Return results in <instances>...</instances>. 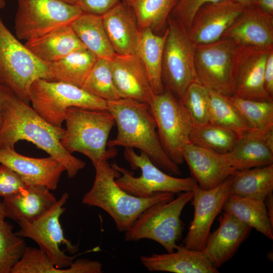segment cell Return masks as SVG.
<instances>
[{"mask_svg": "<svg viewBox=\"0 0 273 273\" xmlns=\"http://www.w3.org/2000/svg\"><path fill=\"white\" fill-rule=\"evenodd\" d=\"M64 132L65 129L48 122L13 93L5 101L0 147L14 148L21 140L31 142L61 163L68 177L73 178L84 167L85 163L63 147L61 140Z\"/></svg>", "mask_w": 273, "mask_h": 273, "instance_id": "cell-1", "label": "cell"}, {"mask_svg": "<svg viewBox=\"0 0 273 273\" xmlns=\"http://www.w3.org/2000/svg\"><path fill=\"white\" fill-rule=\"evenodd\" d=\"M107 110L113 115L117 127L116 136L108 142L109 148L138 149L161 170L170 175H181L178 165L170 159L161 145L149 104L120 98L107 101Z\"/></svg>", "mask_w": 273, "mask_h": 273, "instance_id": "cell-2", "label": "cell"}, {"mask_svg": "<svg viewBox=\"0 0 273 273\" xmlns=\"http://www.w3.org/2000/svg\"><path fill=\"white\" fill-rule=\"evenodd\" d=\"M95 180L92 188L83 196L82 203L99 207L113 219L117 229L126 232L147 208L162 201L174 198L171 193H159L149 197L132 195L119 187L115 179L121 175L108 161L94 166Z\"/></svg>", "mask_w": 273, "mask_h": 273, "instance_id": "cell-3", "label": "cell"}, {"mask_svg": "<svg viewBox=\"0 0 273 273\" xmlns=\"http://www.w3.org/2000/svg\"><path fill=\"white\" fill-rule=\"evenodd\" d=\"M65 121L66 128L61 143L69 152L84 155L94 166L116 156L115 148L107 150L109 134L115 124L107 109L71 107L67 110Z\"/></svg>", "mask_w": 273, "mask_h": 273, "instance_id": "cell-4", "label": "cell"}, {"mask_svg": "<svg viewBox=\"0 0 273 273\" xmlns=\"http://www.w3.org/2000/svg\"><path fill=\"white\" fill-rule=\"evenodd\" d=\"M38 79L53 80L47 63L14 36L0 17V85L29 105V90Z\"/></svg>", "mask_w": 273, "mask_h": 273, "instance_id": "cell-5", "label": "cell"}, {"mask_svg": "<svg viewBox=\"0 0 273 273\" xmlns=\"http://www.w3.org/2000/svg\"><path fill=\"white\" fill-rule=\"evenodd\" d=\"M192 191L179 193L169 201L156 203L147 208L125 232V241L153 240L170 253L179 248L176 242L183 231L181 213L193 198Z\"/></svg>", "mask_w": 273, "mask_h": 273, "instance_id": "cell-6", "label": "cell"}, {"mask_svg": "<svg viewBox=\"0 0 273 273\" xmlns=\"http://www.w3.org/2000/svg\"><path fill=\"white\" fill-rule=\"evenodd\" d=\"M123 156L131 169L141 170V176L135 177L132 171L115 162L110 165L121 173L115 179L117 185L132 195L149 197L159 193L179 194L192 191L198 185L193 177H177L163 172L144 152L138 154L133 148H125Z\"/></svg>", "mask_w": 273, "mask_h": 273, "instance_id": "cell-7", "label": "cell"}, {"mask_svg": "<svg viewBox=\"0 0 273 273\" xmlns=\"http://www.w3.org/2000/svg\"><path fill=\"white\" fill-rule=\"evenodd\" d=\"M30 102L34 111L50 124L62 127L71 107L107 109V101L70 83L38 79L31 84Z\"/></svg>", "mask_w": 273, "mask_h": 273, "instance_id": "cell-8", "label": "cell"}, {"mask_svg": "<svg viewBox=\"0 0 273 273\" xmlns=\"http://www.w3.org/2000/svg\"><path fill=\"white\" fill-rule=\"evenodd\" d=\"M162 77L164 87L180 100L189 86L199 82L195 68L196 44L188 31L171 16L167 20Z\"/></svg>", "mask_w": 273, "mask_h": 273, "instance_id": "cell-9", "label": "cell"}, {"mask_svg": "<svg viewBox=\"0 0 273 273\" xmlns=\"http://www.w3.org/2000/svg\"><path fill=\"white\" fill-rule=\"evenodd\" d=\"M240 45L221 38L195 47L194 63L199 82L209 90L226 97L233 96Z\"/></svg>", "mask_w": 273, "mask_h": 273, "instance_id": "cell-10", "label": "cell"}, {"mask_svg": "<svg viewBox=\"0 0 273 273\" xmlns=\"http://www.w3.org/2000/svg\"><path fill=\"white\" fill-rule=\"evenodd\" d=\"M161 145L170 159L179 165L184 163L183 150L190 142L193 128L181 101L164 87L149 104Z\"/></svg>", "mask_w": 273, "mask_h": 273, "instance_id": "cell-11", "label": "cell"}, {"mask_svg": "<svg viewBox=\"0 0 273 273\" xmlns=\"http://www.w3.org/2000/svg\"><path fill=\"white\" fill-rule=\"evenodd\" d=\"M83 13L62 0H18L15 30L18 39L28 40L70 25Z\"/></svg>", "mask_w": 273, "mask_h": 273, "instance_id": "cell-12", "label": "cell"}, {"mask_svg": "<svg viewBox=\"0 0 273 273\" xmlns=\"http://www.w3.org/2000/svg\"><path fill=\"white\" fill-rule=\"evenodd\" d=\"M68 198V194L64 193L49 210L36 219L18 221L20 230L15 233L18 236L34 241L59 268L69 267L78 255H67L60 248L61 245H65L66 251L71 254L78 250V246L73 245L64 237L60 222V217L65 210L63 206Z\"/></svg>", "mask_w": 273, "mask_h": 273, "instance_id": "cell-13", "label": "cell"}, {"mask_svg": "<svg viewBox=\"0 0 273 273\" xmlns=\"http://www.w3.org/2000/svg\"><path fill=\"white\" fill-rule=\"evenodd\" d=\"M231 179L232 176L209 190L202 189L198 185L194 188L191 200L194 217L184 240V247L198 251L204 249L212 224L230 195Z\"/></svg>", "mask_w": 273, "mask_h": 273, "instance_id": "cell-14", "label": "cell"}, {"mask_svg": "<svg viewBox=\"0 0 273 273\" xmlns=\"http://www.w3.org/2000/svg\"><path fill=\"white\" fill-rule=\"evenodd\" d=\"M247 7L233 0L204 5L196 13L188 31L191 39L196 46L219 40Z\"/></svg>", "mask_w": 273, "mask_h": 273, "instance_id": "cell-15", "label": "cell"}, {"mask_svg": "<svg viewBox=\"0 0 273 273\" xmlns=\"http://www.w3.org/2000/svg\"><path fill=\"white\" fill-rule=\"evenodd\" d=\"M240 46L237 60L233 96L255 100H273L264 86V71L271 48Z\"/></svg>", "mask_w": 273, "mask_h": 273, "instance_id": "cell-16", "label": "cell"}, {"mask_svg": "<svg viewBox=\"0 0 273 273\" xmlns=\"http://www.w3.org/2000/svg\"><path fill=\"white\" fill-rule=\"evenodd\" d=\"M0 163L17 173L28 186H42L55 190L64 165L51 156L36 158L22 155L14 148L0 147Z\"/></svg>", "mask_w": 273, "mask_h": 273, "instance_id": "cell-17", "label": "cell"}, {"mask_svg": "<svg viewBox=\"0 0 273 273\" xmlns=\"http://www.w3.org/2000/svg\"><path fill=\"white\" fill-rule=\"evenodd\" d=\"M115 87L121 98L150 104L155 95L145 69L135 54H115L110 59Z\"/></svg>", "mask_w": 273, "mask_h": 273, "instance_id": "cell-18", "label": "cell"}, {"mask_svg": "<svg viewBox=\"0 0 273 273\" xmlns=\"http://www.w3.org/2000/svg\"><path fill=\"white\" fill-rule=\"evenodd\" d=\"M183 157L192 177L204 190L213 189L236 171L228 163L224 154L190 143L183 149Z\"/></svg>", "mask_w": 273, "mask_h": 273, "instance_id": "cell-19", "label": "cell"}, {"mask_svg": "<svg viewBox=\"0 0 273 273\" xmlns=\"http://www.w3.org/2000/svg\"><path fill=\"white\" fill-rule=\"evenodd\" d=\"M241 46H273V15L254 5L248 7L222 35Z\"/></svg>", "mask_w": 273, "mask_h": 273, "instance_id": "cell-20", "label": "cell"}, {"mask_svg": "<svg viewBox=\"0 0 273 273\" xmlns=\"http://www.w3.org/2000/svg\"><path fill=\"white\" fill-rule=\"evenodd\" d=\"M218 220V228L210 234L203 250L217 269L232 258L251 230L250 227L226 211H224Z\"/></svg>", "mask_w": 273, "mask_h": 273, "instance_id": "cell-21", "label": "cell"}, {"mask_svg": "<svg viewBox=\"0 0 273 273\" xmlns=\"http://www.w3.org/2000/svg\"><path fill=\"white\" fill-rule=\"evenodd\" d=\"M140 260L149 271L175 273H217L204 250L198 251L179 246L172 252L142 255Z\"/></svg>", "mask_w": 273, "mask_h": 273, "instance_id": "cell-22", "label": "cell"}, {"mask_svg": "<svg viewBox=\"0 0 273 273\" xmlns=\"http://www.w3.org/2000/svg\"><path fill=\"white\" fill-rule=\"evenodd\" d=\"M102 17L105 29L115 54H135L140 30L131 7L122 1Z\"/></svg>", "mask_w": 273, "mask_h": 273, "instance_id": "cell-23", "label": "cell"}, {"mask_svg": "<svg viewBox=\"0 0 273 273\" xmlns=\"http://www.w3.org/2000/svg\"><path fill=\"white\" fill-rule=\"evenodd\" d=\"M57 201L50 190L37 185L27 186L19 192L4 198L2 202L6 217L18 222L36 219Z\"/></svg>", "mask_w": 273, "mask_h": 273, "instance_id": "cell-24", "label": "cell"}, {"mask_svg": "<svg viewBox=\"0 0 273 273\" xmlns=\"http://www.w3.org/2000/svg\"><path fill=\"white\" fill-rule=\"evenodd\" d=\"M24 45L48 64L73 52L86 49L70 24L60 26L42 35L27 40Z\"/></svg>", "mask_w": 273, "mask_h": 273, "instance_id": "cell-25", "label": "cell"}, {"mask_svg": "<svg viewBox=\"0 0 273 273\" xmlns=\"http://www.w3.org/2000/svg\"><path fill=\"white\" fill-rule=\"evenodd\" d=\"M167 29L159 35L149 28L140 30L135 55L142 62L154 93L159 94L164 89L162 69L163 51Z\"/></svg>", "mask_w": 273, "mask_h": 273, "instance_id": "cell-26", "label": "cell"}, {"mask_svg": "<svg viewBox=\"0 0 273 273\" xmlns=\"http://www.w3.org/2000/svg\"><path fill=\"white\" fill-rule=\"evenodd\" d=\"M101 262L79 258L69 267L58 268L54 262L39 248L26 247L24 254L13 267L11 273H101Z\"/></svg>", "mask_w": 273, "mask_h": 273, "instance_id": "cell-27", "label": "cell"}, {"mask_svg": "<svg viewBox=\"0 0 273 273\" xmlns=\"http://www.w3.org/2000/svg\"><path fill=\"white\" fill-rule=\"evenodd\" d=\"M224 155L236 171L273 164V152L261 136L253 131L241 136L233 148Z\"/></svg>", "mask_w": 273, "mask_h": 273, "instance_id": "cell-28", "label": "cell"}, {"mask_svg": "<svg viewBox=\"0 0 273 273\" xmlns=\"http://www.w3.org/2000/svg\"><path fill=\"white\" fill-rule=\"evenodd\" d=\"M70 25L85 48L97 58L111 59L116 54L105 29L102 16L82 13Z\"/></svg>", "mask_w": 273, "mask_h": 273, "instance_id": "cell-29", "label": "cell"}, {"mask_svg": "<svg viewBox=\"0 0 273 273\" xmlns=\"http://www.w3.org/2000/svg\"><path fill=\"white\" fill-rule=\"evenodd\" d=\"M273 192V164L237 170L232 175L230 194L264 201Z\"/></svg>", "mask_w": 273, "mask_h": 273, "instance_id": "cell-30", "label": "cell"}, {"mask_svg": "<svg viewBox=\"0 0 273 273\" xmlns=\"http://www.w3.org/2000/svg\"><path fill=\"white\" fill-rule=\"evenodd\" d=\"M222 210L268 239H273V223L269 218L264 201L230 194Z\"/></svg>", "mask_w": 273, "mask_h": 273, "instance_id": "cell-31", "label": "cell"}, {"mask_svg": "<svg viewBox=\"0 0 273 273\" xmlns=\"http://www.w3.org/2000/svg\"><path fill=\"white\" fill-rule=\"evenodd\" d=\"M97 57L86 49L73 52L48 64L53 80L82 87Z\"/></svg>", "mask_w": 273, "mask_h": 273, "instance_id": "cell-32", "label": "cell"}, {"mask_svg": "<svg viewBox=\"0 0 273 273\" xmlns=\"http://www.w3.org/2000/svg\"><path fill=\"white\" fill-rule=\"evenodd\" d=\"M132 9L139 30L149 28L157 33L167 23L177 0H123Z\"/></svg>", "mask_w": 273, "mask_h": 273, "instance_id": "cell-33", "label": "cell"}, {"mask_svg": "<svg viewBox=\"0 0 273 273\" xmlns=\"http://www.w3.org/2000/svg\"><path fill=\"white\" fill-rule=\"evenodd\" d=\"M209 92L210 123L232 130L241 137L252 131L247 121L226 96L213 90Z\"/></svg>", "mask_w": 273, "mask_h": 273, "instance_id": "cell-34", "label": "cell"}, {"mask_svg": "<svg viewBox=\"0 0 273 273\" xmlns=\"http://www.w3.org/2000/svg\"><path fill=\"white\" fill-rule=\"evenodd\" d=\"M247 121L252 131L262 134L273 129V100L226 97Z\"/></svg>", "mask_w": 273, "mask_h": 273, "instance_id": "cell-35", "label": "cell"}, {"mask_svg": "<svg viewBox=\"0 0 273 273\" xmlns=\"http://www.w3.org/2000/svg\"><path fill=\"white\" fill-rule=\"evenodd\" d=\"M241 136L232 130L212 123L193 127L190 142L221 154L230 151Z\"/></svg>", "mask_w": 273, "mask_h": 273, "instance_id": "cell-36", "label": "cell"}, {"mask_svg": "<svg viewBox=\"0 0 273 273\" xmlns=\"http://www.w3.org/2000/svg\"><path fill=\"white\" fill-rule=\"evenodd\" d=\"M6 217L0 201V273H11L27 247L22 237L13 232V225L5 220Z\"/></svg>", "mask_w": 273, "mask_h": 273, "instance_id": "cell-37", "label": "cell"}, {"mask_svg": "<svg viewBox=\"0 0 273 273\" xmlns=\"http://www.w3.org/2000/svg\"><path fill=\"white\" fill-rule=\"evenodd\" d=\"M81 87L106 101L121 98L114 82L110 59L98 58Z\"/></svg>", "mask_w": 273, "mask_h": 273, "instance_id": "cell-38", "label": "cell"}, {"mask_svg": "<svg viewBox=\"0 0 273 273\" xmlns=\"http://www.w3.org/2000/svg\"><path fill=\"white\" fill-rule=\"evenodd\" d=\"M180 101L191 120L193 127L210 122L209 92L199 82L191 84Z\"/></svg>", "mask_w": 273, "mask_h": 273, "instance_id": "cell-39", "label": "cell"}, {"mask_svg": "<svg viewBox=\"0 0 273 273\" xmlns=\"http://www.w3.org/2000/svg\"><path fill=\"white\" fill-rule=\"evenodd\" d=\"M222 0H177L170 16L188 31L198 10L204 5Z\"/></svg>", "mask_w": 273, "mask_h": 273, "instance_id": "cell-40", "label": "cell"}, {"mask_svg": "<svg viewBox=\"0 0 273 273\" xmlns=\"http://www.w3.org/2000/svg\"><path fill=\"white\" fill-rule=\"evenodd\" d=\"M28 186L20 176L7 166L0 165V196L3 198L13 195Z\"/></svg>", "mask_w": 273, "mask_h": 273, "instance_id": "cell-41", "label": "cell"}, {"mask_svg": "<svg viewBox=\"0 0 273 273\" xmlns=\"http://www.w3.org/2000/svg\"><path fill=\"white\" fill-rule=\"evenodd\" d=\"M123 0H77L75 5L83 13L102 16Z\"/></svg>", "mask_w": 273, "mask_h": 273, "instance_id": "cell-42", "label": "cell"}, {"mask_svg": "<svg viewBox=\"0 0 273 273\" xmlns=\"http://www.w3.org/2000/svg\"><path fill=\"white\" fill-rule=\"evenodd\" d=\"M264 86L266 92L273 99V47L269 49L265 62Z\"/></svg>", "mask_w": 273, "mask_h": 273, "instance_id": "cell-43", "label": "cell"}, {"mask_svg": "<svg viewBox=\"0 0 273 273\" xmlns=\"http://www.w3.org/2000/svg\"><path fill=\"white\" fill-rule=\"evenodd\" d=\"M254 5L263 12L273 15V0H256Z\"/></svg>", "mask_w": 273, "mask_h": 273, "instance_id": "cell-44", "label": "cell"}, {"mask_svg": "<svg viewBox=\"0 0 273 273\" xmlns=\"http://www.w3.org/2000/svg\"><path fill=\"white\" fill-rule=\"evenodd\" d=\"M13 93L10 89L0 85V130L3 124V109L5 101L9 95Z\"/></svg>", "mask_w": 273, "mask_h": 273, "instance_id": "cell-45", "label": "cell"}, {"mask_svg": "<svg viewBox=\"0 0 273 273\" xmlns=\"http://www.w3.org/2000/svg\"><path fill=\"white\" fill-rule=\"evenodd\" d=\"M265 206L269 218L273 223V194L269 193L266 196L264 200Z\"/></svg>", "mask_w": 273, "mask_h": 273, "instance_id": "cell-46", "label": "cell"}, {"mask_svg": "<svg viewBox=\"0 0 273 273\" xmlns=\"http://www.w3.org/2000/svg\"><path fill=\"white\" fill-rule=\"evenodd\" d=\"M234 2L238 3L240 4L244 5L246 7L254 5L255 0H233Z\"/></svg>", "mask_w": 273, "mask_h": 273, "instance_id": "cell-47", "label": "cell"}, {"mask_svg": "<svg viewBox=\"0 0 273 273\" xmlns=\"http://www.w3.org/2000/svg\"><path fill=\"white\" fill-rule=\"evenodd\" d=\"M68 4L72 5H75L77 0H62Z\"/></svg>", "mask_w": 273, "mask_h": 273, "instance_id": "cell-48", "label": "cell"}, {"mask_svg": "<svg viewBox=\"0 0 273 273\" xmlns=\"http://www.w3.org/2000/svg\"><path fill=\"white\" fill-rule=\"evenodd\" d=\"M6 2L5 0H0V9L5 7Z\"/></svg>", "mask_w": 273, "mask_h": 273, "instance_id": "cell-49", "label": "cell"}, {"mask_svg": "<svg viewBox=\"0 0 273 273\" xmlns=\"http://www.w3.org/2000/svg\"><path fill=\"white\" fill-rule=\"evenodd\" d=\"M255 1H256V0H255Z\"/></svg>", "mask_w": 273, "mask_h": 273, "instance_id": "cell-50", "label": "cell"}]
</instances>
